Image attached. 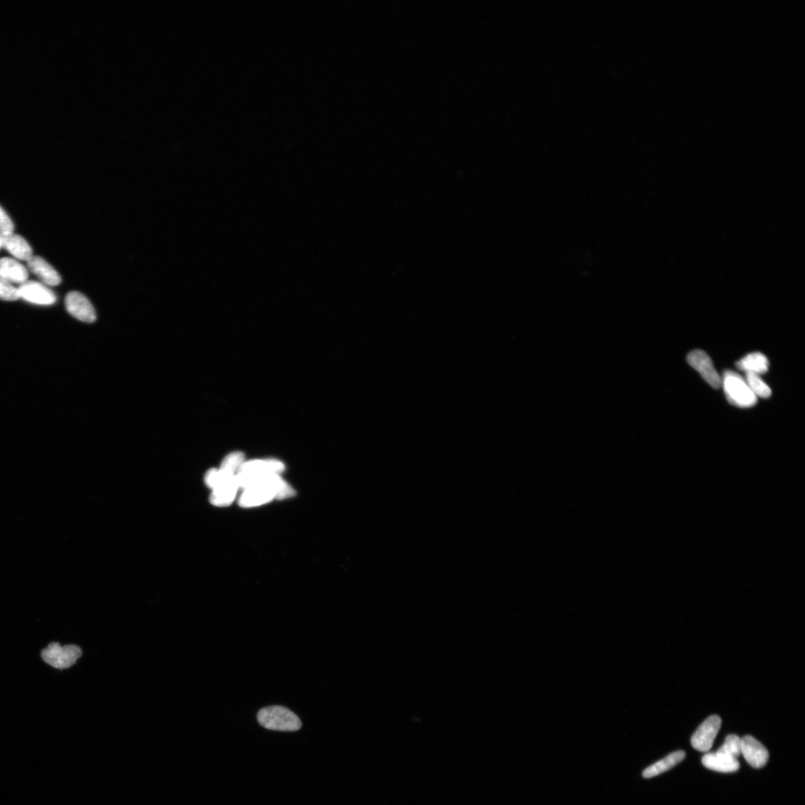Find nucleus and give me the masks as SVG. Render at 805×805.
Masks as SVG:
<instances>
[{
  "label": "nucleus",
  "instance_id": "423d86ee",
  "mask_svg": "<svg viewBox=\"0 0 805 805\" xmlns=\"http://www.w3.org/2000/svg\"><path fill=\"white\" fill-rule=\"evenodd\" d=\"M20 298L37 305L49 306L56 303V294L41 282L27 281L20 285Z\"/></svg>",
  "mask_w": 805,
  "mask_h": 805
},
{
  "label": "nucleus",
  "instance_id": "6e6552de",
  "mask_svg": "<svg viewBox=\"0 0 805 805\" xmlns=\"http://www.w3.org/2000/svg\"><path fill=\"white\" fill-rule=\"evenodd\" d=\"M68 312L81 322L92 323L96 318L95 309L90 300L79 292H70L65 298Z\"/></svg>",
  "mask_w": 805,
  "mask_h": 805
},
{
  "label": "nucleus",
  "instance_id": "6ab92c4d",
  "mask_svg": "<svg viewBox=\"0 0 805 805\" xmlns=\"http://www.w3.org/2000/svg\"><path fill=\"white\" fill-rule=\"evenodd\" d=\"M244 459L245 456L243 453H232L225 457L221 465V469L228 475L236 476L245 462Z\"/></svg>",
  "mask_w": 805,
  "mask_h": 805
},
{
  "label": "nucleus",
  "instance_id": "9d476101",
  "mask_svg": "<svg viewBox=\"0 0 805 805\" xmlns=\"http://www.w3.org/2000/svg\"><path fill=\"white\" fill-rule=\"evenodd\" d=\"M29 270L38 277L45 286L57 287L60 285L61 278L58 272L51 265L39 256L33 257L27 262Z\"/></svg>",
  "mask_w": 805,
  "mask_h": 805
},
{
  "label": "nucleus",
  "instance_id": "0eeeda50",
  "mask_svg": "<svg viewBox=\"0 0 805 805\" xmlns=\"http://www.w3.org/2000/svg\"><path fill=\"white\" fill-rule=\"evenodd\" d=\"M691 367L696 369L702 378L713 389H718L722 385V379L717 372L710 356L704 351L695 350L689 353L687 358Z\"/></svg>",
  "mask_w": 805,
  "mask_h": 805
},
{
  "label": "nucleus",
  "instance_id": "f03ea898",
  "mask_svg": "<svg viewBox=\"0 0 805 805\" xmlns=\"http://www.w3.org/2000/svg\"><path fill=\"white\" fill-rule=\"evenodd\" d=\"M722 385L726 396L731 405L748 408L755 406L757 398L749 389L745 379L733 371H726L722 376Z\"/></svg>",
  "mask_w": 805,
  "mask_h": 805
},
{
  "label": "nucleus",
  "instance_id": "aec40b11",
  "mask_svg": "<svg viewBox=\"0 0 805 805\" xmlns=\"http://www.w3.org/2000/svg\"><path fill=\"white\" fill-rule=\"evenodd\" d=\"M717 753L737 759L741 755V738L735 735L727 736L724 745L717 750Z\"/></svg>",
  "mask_w": 805,
  "mask_h": 805
},
{
  "label": "nucleus",
  "instance_id": "20e7f679",
  "mask_svg": "<svg viewBox=\"0 0 805 805\" xmlns=\"http://www.w3.org/2000/svg\"><path fill=\"white\" fill-rule=\"evenodd\" d=\"M285 469V465L276 460L245 462L236 478L240 489H245L254 479L268 473L280 475Z\"/></svg>",
  "mask_w": 805,
  "mask_h": 805
},
{
  "label": "nucleus",
  "instance_id": "dca6fc26",
  "mask_svg": "<svg viewBox=\"0 0 805 805\" xmlns=\"http://www.w3.org/2000/svg\"><path fill=\"white\" fill-rule=\"evenodd\" d=\"M239 489V485H238L235 477L233 480L226 483L224 486L213 490L210 498V502L216 507L230 506L235 499Z\"/></svg>",
  "mask_w": 805,
  "mask_h": 805
},
{
  "label": "nucleus",
  "instance_id": "412c9836",
  "mask_svg": "<svg viewBox=\"0 0 805 805\" xmlns=\"http://www.w3.org/2000/svg\"><path fill=\"white\" fill-rule=\"evenodd\" d=\"M20 298L19 289L15 287L12 283L0 279V299L14 301Z\"/></svg>",
  "mask_w": 805,
  "mask_h": 805
},
{
  "label": "nucleus",
  "instance_id": "ddd939ff",
  "mask_svg": "<svg viewBox=\"0 0 805 805\" xmlns=\"http://www.w3.org/2000/svg\"><path fill=\"white\" fill-rule=\"evenodd\" d=\"M702 762L709 770L725 773L736 772L740 766L737 759L717 752L704 755Z\"/></svg>",
  "mask_w": 805,
  "mask_h": 805
},
{
  "label": "nucleus",
  "instance_id": "7ed1b4c3",
  "mask_svg": "<svg viewBox=\"0 0 805 805\" xmlns=\"http://www.w3.org/2000/svg\"><path fill=\"white\" fill-rule=\"evenodd\" d=\"M81 655L79 646L72 644L61 646L59 643H51L41 652L44 662L57 669H70Z\"/></svg>",
  "mask_w": 805,
  "mask_h": 805
},
{
  "label": "nucleus",
  "instance_id": "4be33fe9",
  "mask_svg": "<svg viewBox=\"0 0 805 805\" xmlns=\"http://www.w3.org/2000/svg\"><path fill=\"white\" fill-rule=\"evenodd\" d=\"M14 230V226L12 219L8 216L3 208L0 206V237L13 234Z\"/></svg>",
  "mask_w": 805,
  "mask_h": 805
},
{
  "label": "nucleus",
  "instance_id": "a211bd4d",
  "mask_svg": "<svg viewBox=\"0 0 805 805\" xmlns=\"http://www.w3.org/2000/svg\"><path fill=\"white\" fill-rule=\"evenodd\" d=\"M235 477L236 476L228 475L221 469H213L207 472L205 480L209 488L215 490L231 482Z\"/></svg>",
  "mask_w": 805,
  "mask_h": 805
},
{
  "label": "nucleus",
  "instance_id": "f8f14e48",
  "mask_svg": "<svg viewBox=\"0 0 805 805\" xmlns=\"http://www.w3.org/2000/svg\"><path fill=\"white\" fill-rule=\"evenodd\" d=\"M2 247L17 260L28 262L33 257L30 245L20 235L9 234L1 237Z\"/></svg>",
  "mask_w": 805,
  "mask_h": 805
},
{
  "label": "nucleus",
  "instance_id": "f3484780",
  "mask_svg": "<svg viewBox=\"0 0 805 805\" xmlns=\"http://www.w3.org/2000/svg\"><path fill=\"white\" fill-rule=\"evenodd\" d=\"M744 379L749 389H751L757 398H768L771 396L772 391L771 388L766 385L758 374L746 373Z\"/></svg>",
  "mask_w": 805,
  "mask_h": 805
},
{
  "label": "nucleus",
  "instance_id": "4468645a",
  "mask_svg": "<svg viewBox=\"0 0 805 805\" xmlns=\"http://www.w3.org/2000/svg\"><path fill=\"white\" fill-rule=\"evenodd\" d=\"M769 365L766 356L760 352L749 354L736 363L739 370L758 375L766 373L769 370Z\"/></svg>",
  "mask_w": 805,
  "mask_h": 805
},
{
  "label": "nucleus",
  "instance_id": "1a4fd4ad",
  "mask_svg": "<svg viewBox=\"0 0 805 805\" xmlns=\"http://www.w3.org/2000/svg\"><path fill=\"white\" fill-rule=\"evenodd\" d=\"M741 754L748 764L755 769L764 767L769 759V753L766 747L750 735L741 738Z\"/></svg>",
  "mask_w": 805,
  "mask_h": 805
},
{
  "label": "nucleus",
  "instance_id": "39448f33",
  "mask_svg": "<svg viewBox=\"0 0 805 805\" xmlns=\"http://www.w3.org/2000/svg\"><path fill=\"white\" fill-rule=\"evenodd\" d=\"M721 724L722 720L717 715H712L704 720L691 737L692 746L702 753L709 752Z\"/></svg>",
  "mask_w": 805,
  "mask_h": 805
},
{
  "label": "nucleus",
  "instance_id": "f257e3e1",
  "mask_svg": "<svg viewBox=\"0 0 805 805\" xmlns=\"http://www.w3.org/2000/svg\"><path fill=\"white\" fill-rule=\"evenodd\" d=\"M259 724L265 728L278 731H297L302 726L300 718L289 709L273 706L263 708L257 716Z\"/></svg>",
  "mask_w": 805,
  "mask_h": 805
},
{
  "label": "nucleus",
  "instance_id": "5701e85b",
  "mask_svg": "<svg viewBox=\"0 0 805 805\" xmlns=\"http://www.w3.org/2000/svg\"><path fill=\"white\" fill-rule=\"evenodd\" d=\"M1 247H2L1 237H0V248H1Z\"/></svg>",
  "mask_w": 805,
  "mask_h": 805
},
{
  "label": "nucleus",
  "instance_id": "9b49d317",
  "mask_svg": "<svg viewBox=\"0 0 805 805\" xmlns=\"http://www.w3.org/2000/svg\"><path fill=\"white\" fill-rule=\"evenodd\" d=\"M28 278L29 272L21 263L9 258L0 259V279L21 285Z\"/></svg>",
  "mask_w": 805,
  "mask_h": 805
},
{
  "label": "nucleus",
  "instance_id": "2eb2a0df",
  "mask_svg": "<svg viewBox=\"0 0 805 805\" xmlns=\"http://www.w3.org/2000/svg\"><path fill=\"white\" fill-rule=\"evenodd\" d=\"M686 754L684 751L673 753L662 759L660 762L647 767L643 772V777L645 779H651V777L660 775L682 762Z\"/></svg>",
  "mask_w": 805,
  "mask_h": 805
}]
</instances>
